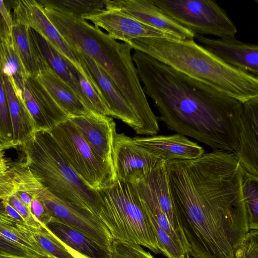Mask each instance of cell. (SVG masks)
Here are the masks:
<instances>
[{
    "mask_svg": "<svg viewBox=\"0 0 258 258\" xmlns=\"http://www.w3.org/2000/svg\"><path fill=\"white\" fill-rule=\"evenodd\" d=\"M172 199L193 258H231L249 231L245 170L233 153L214 150L165 162Z\"/></svg>",
    "mask_w": 258,
    "mask_h": 258,
    "instance_id": "obj_1",
    "label": "cell"
},
{
    "mask_svg": "<svg viewBox=\"0 0 258 258\" xmlns=\"http://www.w3.org/2000/svg\"><path fill=\"white\" fill-rule=\"evenodd\" d=\"M132 58L145 94L168 129L214 150L236 152L242 102L142 52Z\"/></svg>",
    "mask_w": 258,
    "mask_h": 258,
    "instance_id": "obj_2",
    "label": "cell"
},
{
    "mask_svg": "<svg viewBox=\"0 0 258 258\" xmlns=\"http://www.w3.org/2000/svg\"><path fill=\"white\" fill-rule=\"evenodd\" d=\"M42 8L69 46L88 55L115 83L138 119L139 135L157 134L158 117L152 110L141 86L131 55L132 47L112 39L82 18Z\"/></svg>",
    "mask_w": 258,
    "mask_h": 258,
    "instance_id": "obj_3",
    "label": "cell"
},
{
    "mask_svg": "<svg viewBox=\"0 0 258 258\" xmlns=\"http://www.w3.org/2000/svg\"><path fill=\"white\" fill-rule=\"evenodd\" d=\"M126 43L242 103L258 97L257 77L225 63L194 39L144 37Z\"/></svg>",
    "mask_w": 258,
    "mask_h": 258,
    "instance_id": "obj_4",
    "label": "cell"
},
{
    "mask_svg": "<svg viewBox=\"0 0 258 258\" xmlns=\"http://www.w3.org/2000/svg\"><path fill=\"white\" fill-rule=\"evenodd\" d=\"M21 147L25 165L50 192L98 216V191L91 189L80 178L48 131H36Z\"/></svg>",
    "mask_w": 258,
    "mask_h": 258,
    "instance_id": "obj_5",
    "label": "cell"
},
{
    "mask_svg": "<svg viewBox=\"0 0 258 258\" xmlns=\"http://www.w3.org/2000/svg\"><path fill=\"white\" fill-rule=\"evenodd\" d=\"M98 216L115 239L137 243L161 253L148 217L133 186L117 179L98 190Z\"/></svg>",
    "mask_w": 258,
    "mask_h": 258,
    "instance_id": "obj_6",
    "label": "cell"
},
{
    "mask_svg": "<svg viewBox=\"0 0 258 258\" xmlns=\"http://www.w3.org/2000/svg\"><path fill=\"white\" fill-rule=\"evenodd\" d=\"M11 173L16 187L37 198L52 217L82 231L110 254L114 238L98 216L52 194L23 162L14 163Z\"/></svg>",
    "mask_w": 258,
    "mask_h": 258,
    "instance_id": "obj_7",
    "label": "cell"
},
{
    "mask_svg": "<svg viewBox=\"0 0 258 258\" xmlns=\"http://www.w3.org/2000/svg\"><path fill=\"white\" fill-rule=\"evenodd\" d=\"M48 131L64 158L91 189L98 191L116 181L114 171L95 153L69 118Z\"/></svg>",
    "mask_w": 258,
    "mask_h": 258,
    "instance_id": "obj_8",
    "label": "cell"
},
{
    "mask_svg": "<svg viewBox=\"0 0 258 258\" xmlns=\"http://www.w3.org/2000/svg\"><path fill=\"white\" fill-rule=\"evenodd\" d=\"M175 21L195 34L220 38L235 37L237 29L215 1L152 0Z\"/></svg>",
    "mask_w": 258,
    "mask_h": 258,
    "instance_id": "obj_9",
    "label": "cell"
},
{
    "mask_svg": "<svg viewBox=\"0 0 258 258\" xmlns=\"http://www.w3.org/2000/svg\"><path fill=\"white\" fill-rule=\"evenodd\" d=\"M112 158L114 174L120 182L134 184L165 162L125 134L115 133Z\"/></svg>",
    "mask_w": 258,
    "mask_h": 258,
    "instance_id": "obj_10",
    "label": "cell"
},
{
    "mask_svg": "<svg viewBox=\"0 0 258 258\" xmlns=\"http://www.w3.org/2000/svg\"><path fill=\"white\" fill-rule=\"evenodd\" d=\"M10 2L13 12V20L20 21L37 32L79 71L82 70L80 60L36 0H17Z\"/></svg>",
    "mask_w": 258,
    "mask_h": 258,
    "instance_id": "obj_11",
    "label": "cell"
},
{
    "mask_svg": "<svg viewBox=\"0 0 258 258\" xmlns=\"http://www.w3.org/2000/svg\"><path fill=\"white\" fill-rule=\"evenodd\" d=\"M105 9L119 11L180 40L194 39L196 34L172 19L152 0H103Z\"/></svg>",
    "mask_w": 258,
    "mask_h": 258,
    "instance_id": "obj_12",
    "label": "cell"
},
{
    "mask_svg": "<svg viewBox=\"0 0 258 258\" xmlns=\"http://www.w3.org/2000/svg\"><path fill=\"white\" fill-rule=\"evenodd\" d=\"M84 20H90L95 27L106 31L112 39L124 43L144 37L178 39L169 33L144 24L118 10L103 9L96 14L85 17Z\"/></svg>",
    "mask_w": 258,
    "mask_h": 258,
    "instance_id": "obj_13",
    "label": "cell"
},
{
    "mask_svg": "<svg viewBox=\"0 0 258 258\" xmlns=\"http://www.w3.org/2000/svg\"><path fill=\"white\" fill-rule=\"evenodd\" d=\"M86 66L110 112L111 116L122 121L139 134L140 125L133 109L113 81L88 55L77 48H71Z\"/></svg>",
    "mask_w": 258,
    "mask_h": 258,
    "instance_id": "obj_14",
    "label": "cell"
},
{
    "mask_svg": "<svg viewBox=\"0 0 258 258\" xmlns=\"http://www.w3.org/2000/svg\"><path fill=\"white\" fill-rule=\"evenodd\" d=\"M195 39L225 63L257 77V45L235 37L216 39L196 34Z\"/></svg>",
    "mask_w": 258,
    "mask_h": 258,
    "instance_id": "obj_15",
    "label": "cell"
},
{
    "mask_svg": "<svg viewBox=\"0 0 258 258\" xmlns=\"http://www.w3.org/2000/svg\"><path fill=\"white\" fill-rule=\"evenodd\" d=\"M68 118L95 153L114 171L112 150L116 132L113 119L94 113Z\"/></svg>",
    "mask_w": 258,
    "mask_h": 258,
    "instance_id": "obj_16",
    "label": "cell"
},
{
    "mask_svg": "<svg viewBox=\"0 0 258 258\" xmlns=\"http://www.w3.org/2000/svg\"><path fill=\"white\" fill-rule=\"evenodd\" d=\"M22 91L36 131H50L69 118L35 77L28 76Z\"/></svg>",
    "mask_w": 258,
    "mask_h": 258,
    "instance_id": "obj_17",
    "label": "cell"
},
{
    "mask_svg": "<svg viewBox=\"0 0 258 258\" xmlns=\"http://www.w3.org/2000/svg\"><path fill=\"white\" fill-rule=\"evenodd\" d=\"M238 136L234 154L247 172L258 177V97L243 103Z\"/></svg>",
    "mask_w": 258,
    "mask_h": 258,
    "instance_id": "obj_18",
    "label": "cell"
},
{
    "mask_svg": "<svg viewBox=\"0 0 258 258\" xmlns=\"http://www.w3.org/2000/svg\"><path fill=\"white\" fill-rule=\"evenodd\" d=\"M135 142L164 161L193 160L202 156L204 150L196 142L179 134L133 138Z\"/></svg>",
    "mask_w": 258,
    "mask_h": 258,
    "instance_id": "obj_19",
    "label": "cell"
},
{
    "mask_svg": "<svg viewBox=\"0 0 258 258\" xmlns=\"http://www.w3.org/2000/svg\"><path fill=\"white\" fill-rule=\"evenodd\" d=\"M2 75L13 127L12 144L14 147L21 146L36 131L35 123L24 102L22 91L16 87L10 77Z\"/></svg>",
    "mask_w": 258,
    "mask_h": 258,
    "instance_id": "obj_20",
    "label": "cell"
},
{
    "mask_svg": "<svg viewBox=\"0 0 258 258\" xmlns=\"http://www.w3.org/2000/svg\"><path fill=\"white\" fill-rule=\"evenodd\" d=\"M31 30L34 41L49 69L73 90L89 109V103L80 86L77 68L40 35Z\"/></svg>",
    "mask_w": 258,
    "mask_h": 258,
    "instance_id": "obj_21",
    "label": "cell"
},
{
    "mask_svg": "<svg viewBox=\"0 0 258 258\" xmlns=\"http://www.w3.org/2000/svg\"><path fill=\"white\" fill-rule=\"evenodd\" d=\"M35 77L69 117L92 113L73 90L50 69Z\"/></svg>",
    "mask_w": 258,
    "mask_h": 258,
    "instance_id": "obj_22",
    "label": "cell"
},
{
    "mask_svg": "<svg viewBox=\"0 0 258 258\" xmlns=\"http://www.w3.org/2000/svg\"><path fill=\"white\" fill-rule=\"evenodd\" d=\"M13 21L10 33L15 47L28 76L36 77L49 68L34 41L31 28L20 21Z\"/></svg>",
    "mask_w": 258,
    "mask_h": 258,
    "instance_id": "obj_23",
    "label": "cell"
},
{
    "mask_svg": "<svg viewBox=\"0 0 258 258\" xmlns=\"http://www.w3.org/2000/svg\"><path fill=\"white\" fill-rule=\"evenodd\" d=\"M143 180L155 196L170 224L189 253V247L170 194L165 162L154 169Z\"/></svg>",
    "mask_w": 258,
    "mask_h": 258,
    "instance_id": "obj_24",
    "label": "cell"
},
{
    "mask_svg": "<svg viewBox=\"0 0 258 258\" xmlns=\"http://www.w3.org/2000/svg\"><path fill=\"white\" fill-rule=\"evenodd\" d=\"M0 237L15 244L29 256L52 258L29 232L23 221H18L5 210L0 200Z\"/></svg>",
    "mask_w": 258,
    "mask_h": 258,
    "instance_id": "obj_25",
    "label": "cell"
},
{
    "mask_svg": "<svg viewBox=\"0 0 258 258\" xmlns=\"http://www.w3.org/2000/svg\"><path fill=\"white\" fill-rule=\"evenodd\" d=\"M46 227L64 244L89 258H111V255L82 231L52 217Z\"/></svg>",
    "mask_w": 258,
    "mask_h": 258,
    "instance_id": "obj_26",
    "label": "cell"
},
{
    "mask_svg": "<svg viewBox=\"0 0 258 258\" xmlns=\"http://www.w3.org/2000/svg\"><path fill=\"white\" fill-rule=\"evenodd\" d=\"M0 69L22 91L28 77L17 53L11 33L0 39Z\"/></svg>",
    "mask_w": 258,
    "mask_h": 258,
    "instance_id": "obj_27",
    "label": "cell"
},
{
    "mask_svg": "<svg viewBox=\"0 0 258 258\" xmlns=\"http://www.w3.org/2000/svg\"><path fill=\"white\" fill-rule=\"evenodd\" d=\"M43 7L84 19L104 9L103 0H36Z\"/></svg>",
    "mask_w": 258,
    "mask_h": 258,
    "instance_id": "obj_28",
    "label": "cell"
},
{
    "mask_svg": "<svg viewBox=\"0 0 258 258\" xmlns=\"http://www.w3.org/2000/svg\"><path fill=\"white\" fill-rule=\"evenodd\" d=\"M80 62L83 70L81 72L78 70L79 82L82 90L89 103L90 110L94 113L111 116L110 112L99 89L85 64L81 61Z\"/></svg>",
    "mask_w": 258,
    "mask_h": 258,
    "instance_id": "obj_29",
    "label": "cell"
},
{
    "mask_svg": "<svg viewBox=\"0 0 258 258\" xmlns=\"http://www.w3.org/2000/svg\"><path fill=\"white\" fill-rule=\"evenodd\" d=\"M27 228L40 246L52 258H74L64 247L60 240L44 224L39 228L27 225Z\"/></svg>",
    "mask_w": 258,
    "mask_h": 258,
    "instance_id": "obj_30",
    "label": "cell"
},
{
    "mask_svg": "<svg viewBox=\"0 0 258 258\" xmlns=\"http://www.w3.org/2000/svg\"><path fill=\"white\" fill-rule=\"evenodd\" d=\"M243 194L249 230H258V177L246 171L243 177Z\"/></svg>",
    "mask_w": 258,
    "mask_h": 258,
    "instance_id": "obj_31",
    "label": "cell"
},
{
    "mask_svg": "<svg viewBox=\"0 0 258 258\" xmlns=\"http://www.w3.org/2000/svg\"><path fill=\"white\" fill-rule=\"evenodd\" d=\"M111 258H155L141 245L114 239L110 249Z\"/></svg>",
    "mask_w": 258,
    "mask_h": 258,
    "instance_id": "obj_32",
    "label": "cell"
},
{
    "mask_svg": "<svg viewBox=\"0 0 258 258\" xmlns=\"http://www.w3.org/2000/svg\"><path fill=\"white\" fill-rule=\"evenodd\" d=\"M13 127L8 102L0 69V139L12 143Z\"/></svg>",
    "mask_w": 258,
    "mask_h": 258,
    "instance_id": "obj_33",
    "label": "cell"
},
{
    "mask_svg": "<svg viewBox=\"0 0 258 258\" xmlns=\"http://www.w3.org/2000/svg\"><path fill=\"white\" fill-rule=\"evenodd\" d=\"M231 258H258V230H250L234 249Z\"/></svg>",
    "mask_w": 258,
    "mask_h": 258,
    "instance_id": "obj_34",
    "label": "cell"
},
{
    "mask_svg": "<svg viewBox=\"0 0 258 258\" xmlns=\"http://www.w3.org/2000/svg\"><path fill=\"white\" fill-rule=\"evenodd\" d=\"M4 200L19 214L28 226L39 228L43 224L32 214L31 210L21 202L14 192Z\"/></svg>",
    "mask_w": 258,
    "mask_h": 258,
    "instance_id": "obj_35",
    "label": "cell"
},
{
    "mask_svg": "<svg viewBox=\"0 0 258 258\" xmlns=\"http://www.w3.org/2000/svg\"><path fill=\"white\" fill-rule=\"evenodd\" d=\"M15 189V183L10 169L0 170V200H5Z\"/></svg>",
    "mask_w": 258,
    "mask_h": 258,
    "instance_id": "obj_36",
    "label": "cell"
},
{
    "mask_svg": "<svg viewBox=\"0 0 258 258\" xmlns=\"http://www.w3.org/2000/svg\"><path fill=\"white\" fill-rule=\"evenodd\" d=\"M32 197L31 212L40 222L46 225L52 216L41 201L35 197Z\"/></svg>",
    "mask_w": 258,
    "mask_h": 258,
    "instance_id": "obj_37",
    "label": "cell"
},
{
    "mask_svg": "<svg viewBox=\"0 0 258 258\" xmlns=\"http://www.w3.org/2000/svg\"><path fill=\"white\" fill-rule=\"evenodd\" d=\"M13 147L12 143H0V170H7L10 168L12 163L6 156V151Z\"/></svg>",
    "mask_w": 258,
    "mask_h": 258,
    "instance_id": "obj_38",
    "label": "cell"
},
{
    "mask_svg": "<svg viewBox=\"0 0 258 258\" xmlns=\"http://www.w3.org/2000/svg\"><path fill=\"white\" fill-rule=\"evenodd\" d=\"M0 252H6L18 255H25L22 250L16 245L1 237H0Z\"/></svg>",
    "mask_w": 258,
    "mask_h": 258,
    "instance_id": "obj_39",
    "label": "cell"
},
{
    "mask_svg": "<svg viewBox=\"0 0 258 258\" xmlns=\"http://www.w3.org/2000/svg\"><path fill=\"white\" fill-rule=\"evenodd\" d=\"M0 14L7 25L10 33L14 23L13 17L7 5L3 1L1 0H0Z\"/></svg>",
    "mask_w": 258,
    "mask_h": 258,
    "instance_id": "obj_40",
    "label": "cell"
},
{
    "mask_svg": "<svg viewBox=\"0 0 258 258\" xmlns=\"http://www.w3.org/2000/svg\"><path fill=\"white\" fill-rule=\"evenodd\" d=\"M0 258H44L40 256H29L26 255H18L6 252H0Z\"/></svg>",
    "mask_w": 258,
    "mask_h": 258,
    "instance_id": "obj_41",
    "label": "cell"
},
{
    "mask_svg": "<svg viewBox=\"0 0 258 258\" xmlns=\"http://www.w3.org/2000/svg\"><path fill=\"white\" fill-rule=\"evenodd\" d=\"M10 33L8 27L0 14V39Z\"/></svg>",
    "mask_w": 258,
    "mask_h": 258,
    "instance_id": "obj_42",
    "label": "cell"
},
{
    "mask_svg": "<svg viewBox=\"0 0 258 258\" xmlns=\"http://www.w3.org/2000/svg\"><path fill=\"white\" fill-rule=\"evenodd\" d=\"M60 242L63 244L66 249L68 250V251L71 254V255L74 258H89L88 256L80 253L79 252L67 246V245L64 244L62 241H60Z\"/></svg>",
    "mask_w": 258,
    "mask_h": 258,
    "instance_id": "obj_43",
    "label": "cell"
},
{
    "mask_svg": "<svg viewBox=\"0 0 258 258\" xmlns=\"http://www.w3.org/2000/svg\"><path fill=\"white\" fill-rule=\"evenodd\" d=\"M3 142H6L3 141V140H2L0 139V143H3Z\"/></svg>",
    "mask_w": 258,
    "mask_h": 258,
    "instance_id": "obj_44",
    "label": "cell"
}]
</instances>
